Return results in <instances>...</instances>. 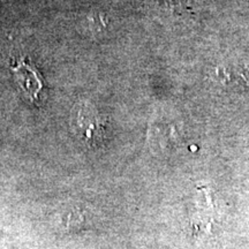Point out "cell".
<instances>
[{
  "mask_svg": "<svg viewBox=\"0 0 249 249\" xmlns=\"http://www.w3.org/2000/svg\"><path fill=\"white\" fill-rule=\"evenodd\" d=\"M71 130L89 147L98 144L104 138L105 127L101 114L92 105L80 103L71 112Z\"/></svg>",
  "mask_w": 249,
  "mask_h": 249,
  "instance_id": "1",
  "label": "cell"
},
{
  "mask_svg": "<svg viewBox=\"0 0 249 249\" xmlns=\"http://www.w3.org/2000/svg\"><path fill=\"white\" fill-rule=\"evenodd\" d=\"M11 71L24 97L31 103L38 101L39 93L44 88V83L36 67H34L29 62V59L26 57L18 59L15 62V66L11 67Z\"/></svg>",
  "mask_w": 249,
  "mask_h": 249,
  "instance_id": "2",
  "label": "cell"
},
{
  "mask_svg": "<svg viewBox=\"0 0 249 249\" xmlns=\"http://www.w3.org/2000/svg\"><path fill=\"white\" fill-rule=\"evenodd\" d=\"M216 71L220 82L225 86H241L248 82L246 74H249V71L245 70L244 65L229 64L219 66Z\"/></svg>",
  "mask_w": 249,
  "mask_h": 249,
  "instance_id": "3",
  "label": "cell"
},
{
  "mask_svg": "<svg viewBox=\"0 0 249 249\" xmlns=\"http://www.w3.org/2000/svg\"><path fill=\"white\" fill-rule=\"evenodd\" d=\"M170 4V7H172L171 9H173L174 12H178L179 9H187L188 6H187V0H167Z\"/></svg>",
  "mask_w": 249,
  "mask_h": 249,
  "instance_id": "4",
  "label": "cell"
}]
</instances>
